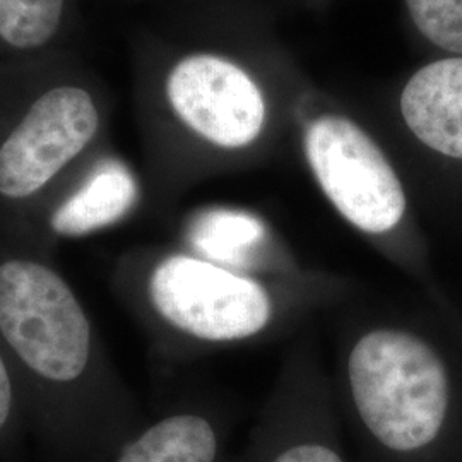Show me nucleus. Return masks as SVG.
Segmentation results:
<instances>
[{"label": "nucleus", "instance_id": "3", "mask_svg": "<svg viewBox=\"0 0 462 462\" xmlns=\"http://www.w3.org/2000/svg\"><path fill=\"white\" fill-rule=\"evenodd\" d=\"M0 341L43 383L66 387L93 360L83 303L55 269L26 257L0 263Z\"/></svg>", "mask_w": 462, "mask_h": 462}, {"label": "nucleus", "instance_id": "10", "mask_svg": "<svg viewBox=\"0 0 462 462\" xmlns=\"http://www.w3.org/2000/svg\"><path fill=\"white\" fill-rule=\"evenodd\" d=\"M247 462H347L329 414L312 404L276 408L263 421Z\"/></svg>", "mask_w": 462, "mask_h": 462}, {"label": "nucleus", "instance_id": "9", "mask_svg": "<svg viewBox=\"0 0 462 462\" xmlns=\"http://www.w3.org/2000/svg\"><path fill=\"white\" fill-rule=\"evenodd\" d=\"M81 0H0V69L72 49Z\"/></svg>", "mask_w": 462, "mask_h": 462}, {"label": "nucleus", "instance_id": "5", "mask_svg": "<svg viewBox=\"0 0 462 462\" xmlns=\"http://www.w3.org/2000/svg\"><path fill=\"white\" fill-rule=\"evenodd\" d=\"M315 180L355 230L385 236L406 215V194L382 149L345 116L315 120L305 135Z\"/></svg>", "mask_w": 462, "mask_h": 462}, {"label": "nucleus", "instance_id": "12", "mask_svg": "<svg viewBox=\"0 0 462 462\" xmlns=\"http://www.w3.org/2000/svg\"><path fill=\"white\" fill-rule=\"evenodd\" d=\"M264 238L261 219L225 208L200 213L187 231L192 254L238 271H245V264L263 248Z\"/></svg>", "mask_w": 462, "mask_h": 462}, {"label": "nucleus", "instance_id": "8", "mask_svg": "<svg viewBox=\"0 0 462 462\" xmlns=\"http://www.w3.org/2000/svg\"><path fill=\"white\" fill-rule=\"evenodd\" d=\"M401 114L427 148L462 160V57L420 69L401 95Z\"/></svg>", "mask_w": 462, "mask_h": 462}, {"label": "nucleus", "instance_id": "14", "mask_svg": "<svg viewBox=\"0 0 462 462\" xmlns=\"http://www.w3.org/2000/svg\"><path fill=\"white\" fill-rule=\"evenodd\" d=\"M16 410L14 383L7 360L0 349V435L9 429Z\"/></svg>", "mask_w": 462, "mask_h": 462}, {"label": "nucleus", "instance_id": "6", "mask_svg": "<svg viewBox=\"0 0 462 462\" xmlns=\"http://www.w3.org/2000/svg\"><path fill=\"white\" fill-rule=\"evenodd\" d=\"M162 97L179 127L208 146L245 148L264 131L261 89L244 69L215 53L177 59L166 69Z\"/></svg>", "mask_w": 462, "mask_h": 462}, {"label": "nucleus", "instance_id": "7", "mask_svg": "<svg viewBox=\"0 0 462 462\" xmlns=\"http://www.w3.org/2000/svg\"><path fill=\"white\" fill-rule=\"evenodd\" d=\"M141 185L131 166L97 151L38 206L55 236L81 238L106 230L133 213Z\"/></svg>", "mask_w": 462, "mask_h": 462}, {"label": "nucleus", "instance_id": "13", "mask_svg": "<svg viewBox=\"0 0 462 462\" xmlns=\"http://www.w3.org/2000/svg\"><path fill=\"white\" fill-rule=\"evenodd\" d=\"M416 28L440 49L462 53V0H406Z\"/></svg>", "mask_w": 462, "mask_h": 462}, {"label": "nucleus", "instance_id": "1", "mask_svg": "<svg viewBox=\"0 0 462 462\" xmlns=\"http://www.w3.org/2000/svg\"><path fill=\"white\" fill-rule=\"evenodd\" d=\"M108 97L74 49L0 69V204L32 209L99 149Z\"/></svg>", "mask_w": 462, "mask_h": 462}, {"label": "nucleus", "instance_id": "2", "mask_svg": "<svg viewBox=\"0 0 462 462\" xmlns=\"http://www.w3.org/2000/svg\"><path fill=\"white\" fill-rule=\"evenodd\" d=\"M346 382L364 462H430L444 446L452 379L423 336L394 326L366 330L347 353Z\"/></svg>", "mask_w": 462, "mask_h": 462}, {"label": "nucleus", "instance_id": "4", "mask_svg": "<svg viewBox=\"0 0 462 462\" xmlns=\"http://www.w3.org/2000/svg\"><path fill=\"white\" fill-rule=\"evenodd\" d=\"M146 295L170 329L208 345L250 341L278 319V298L245 271L175 252L149 271Z\"/></svg>", "mask_w": 462, "mask_h": 462}, {"label": "nucleus", "instance_id": "11", "mask_svg": "<svg viewBox=\"0 0 462 462\" xmlns=\"http://www.w3.org/2000/svg\"><path fill=\"white\" fill-rule=\"evenodd\" d=\"M223 447L225 429L216 416L175 411L127 439L114 462H219Z\"/></svg>", "mask_w": 462, "mask_h": 462}]
</instances>
